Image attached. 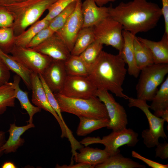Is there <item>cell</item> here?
<instances>
[{
	"label": "cell",
	"instance_id": "1",
	"mask_svg": "<svg viewBox=\"0 0 168 168\" xmlns=\"http://www.w3.org/2000/svg\"><path fill=\"white\" fill-rule=\"evenodd\" d=\"M109 7V16L119 22L123 30L135 35L154 28L162 16L161 8L147 0L121 2L115 7Z\"/></svg>",
	"mask_w": 168,
	"mask_h": 168
},
{
	"label": "cell",
	"instance_id": "2",
	"mask_svg": "<svg viewBox=\"0 0 168 168\" xmlns=\"http://www.w3.org/2000/svg\"><path fill=\"white\" fill-rule=\"evenodd\" d=\"M127 70L119 54L114 55L102 50L87 77L97 90L110 91L117 96L128 100L122 85Z\"/></svg>",
	"mask_w": 168,
	"mask_h": 168
},
{
	"label": "cell",
	"instance_id": "3",
	"mask_svg": "<svg viewBox=\"0 0 168 168\" xmlns=\"http://www.w3.org/2000/svg\"><path fill=\"white\" fill-rule=\"evenodd\" d=\"M62 112L73 114L78 117L97 119H109L104 103L96 96L87 99L70 98L60 93H54Z\"/></svg>",
	"mask_w": 168,
	"mask_h": 168
},
{
	"label": "cell",
	"instance_id": "4",
	"mask_svg": "<svg viewBox=\"0 0 168 168\" xmlns=\"http://www.w3.org/2000/svg\"><path fill=\"white\" fill-rule=\"evenodd\" d=\"M57 0H26L5 7L13 15V25L25 30L35 22L45 11Z\"/></svg>",
	"mask_w": 168,
	"mask_h": 168
},
{
	"label": "cell",
	"instance_id": "5",
	"mask_svg": "<svg viewBox=\"0 0 168 168\" xmlns=\"http://www.w3.org/2000/svg\"><path fill=\"white\" fill-rule=\"evenodd\" d=\"M136 86L137 98L151 101L168 73V63H153L140 71Z\"/></svg>",
	"mask_w": 168,
	"mask_h": 168
},
{
	"label": "cell",
	"instance_id": "6",
	"mask_svg": "<svg viewBox=\"0 0 168 168\" xmlns=\"http://www.w3.org/2000/svg\"><path fill=\"white\" fill-rule=\"evenodd\" d=\"M138 134L131 128H126L117 131H112L109 135L103 137H88L80 142L85 146L94 144H100L105 147L104 149L110 156L120 152L119 148L124 145L134 147L139 141Z\"/></svg>",
	"mask_w": 168,
	"mask_h": 168
},
{
	"label": "cell",
	"instance_id": "7",
	"mask_svg": "<svg viewBox=\"0 0 168 168\" xmlns=\"http://www.w3.org/2000/svg\"><path fill=\"white\" fill-rule=\"evenodd\" d=\"M128 100L129 107H136L139 109L144 113L147 119L149 128L143 130L141 133L143 142L147 147L150 148L156 146L159 142L158 140L160 138H167L164 130L165 121L151 113L149 110L150 105L147 104V101L132 97H129Z\"/></svg>",
	"mask_w": 168,
	"mask_h": 168
},
{
	"label": "cell",
	"instance_id": "8",
	"mask_svg": "<svg viewBox=\"0 0 168 168\" xmlns=\"http://www.w3.org/2000/svg\"><path fill=\"white\" fill-rule=\"evenodd\" d=\"M95 40L110 46L119 52L123 44V28L118 22L108 16L93 27Z\"/></svg>",
	"mask_w": 168,
	"mask_h": 168
},
{
	"label": "cell",
	"instance_id": "9",
	"mask_svg": "<svg viewBox=\"0 0 168 168\" xmlns=\"http://www.w3.org/2000/svg\"><path fill=\"white\" fill-rule=\"evenodd\" d=\"M10 52L12 56L33 72L42 74L52 59L30 48L14 45Z\"/></svg>",
	"mask_w": 168,
	"mask_h": 168
},
{
	"label": "cell",
	"instance_id": "10",
	"mask_svg": "<svg viewBox=\"0 0 168 168\" xmlns=\"http://www.w3.org/2000/svg\"><path fill=\"white\" fill-rule=\"evenodd\" d=\"M96 96L105 106L110 120L108 129L117 131L126 127L128 124L127 115L123 106L117 102L109 91L98 90Z\"/></svg>",
	"mask_w": 168,
	"mask_h": 168
},
{
	"label": "cell",
	"instance_id": "11",
	"mask_svg": "<svg viewBox=\"0 0 168 168\" xmlns=\"http://www.w3.org/2000/svg\"><path fill=\"white\" fill-rule=\"evenodd\" d=\"M97 90L87 77L68 75L59 93L68 97L87 99L96 96Z\"/></svg>",
	"mask_w": 168,
	"mask_h": 168
},
{
	"label": "cell",
	"instance_id": "12",
	"mask_svg": "<svg viewBox=\"0 0 168 168\" xmlns=\"http://www.w3.org/2000/svg\"><path fill=\"white\" fill-rule=\"evenodd\" d=\"M81 0H77L74 10L63 26L55 32L65 43L70 52L83 25Z\"/></svg>",
	"mask_w": 168,
	"mask_h": 168
},
{
	"label": "cell",
	"instance_id": "13",
	"mask_svg": "<svg viewBox=\"0 0 168 168\" xmlns=\"http://www.w3.org/2000/svg\"><path fill=\"white\" fill-rule=\"evenodd\" d=\"M31 100L36 106L50 112L58 121L61 129V138H67L66 131L63 123L55 111L52 107L47 96L39 75L33 72L31 76Z\"/></svg>",
	"mask_w": 168,
	"mask_h": 168
},
{
	"label": "cell",
	"instance_id": "14",
	"mask_svg": "<svg viewBox=\"0 0 168 168\" xmlns=\"http://www.w3.org/2000/svg\"><path fill=\"white\" fill-rule=\"evenodd\" d=\"M32 49L53 59L64 62L71 55L65 43L55 33L43 42Z\"/></svg>",
	"mask_w": 168,
	"mask_h": 168
},
{
	"label": "cell",
	"instance_id": "15",
	"mask_svg": "<svg viewBox=\"0 0 168 168\" xmlns=\"http://www.w3.org/2000/svg\"><path fill=\"white\" fill-rule=\"evenodd\" d=\"M41 75L54 93H60L68 76L64 62L52 59Z\"/></svg>",
	"mask_w": 168,
	"mask_h": 168
},
{
	"label": "cell",
	"instance_id": "16",
	"mask_svg": "<svg viewBox=\"0 0 168 168\" xmlns=\"http://www.w3.org/2000/svg\"><path fill=\"white\" fill-rule=\"evenodd\" d=\"M109 7L99 6L94 0H85L82 3V28L93 27L109 16Z\"/></svg>",
	"mask_w": 168,
	"mask_h": 168
},
{
	"label": "cell",
	"instance_id": "17",
	"mask_svg": "<svg viewBox=\"0 0 168 168\" xmlns=\"http://www.w3.org/2000/svg\"><path fill=\"white\" fill-rule=\"evenodd\" d=\"M122 34L123 44L119 54L125 64L128 65V74L137 78L139 75L140 70L137 67L134 56L133 41L135 35L124 30Z\"/></svg>",
	"mask_w": 168,
	"mask_h": 168
},
{
	"label": "cell",
	"instance_id": "18",
	"mask_svg": "<svg viewBox=\"0 0 168 168\" xmlns=\"http://www.w3.org/2000/svg\"><path fill=\"white\" fill-rule=\"evenodd\" d=\"M137 37L150 50L154 63H168V35L164 33L161 40L158 41Z\"/></svg>",
	"mask_w": 168,
	"mask_h": 168
},
{
	"label": "cell",
	"instance_id": "19",
	"mask_svg": "<svg viewBox=\"0 0 168 168\" xmlns=\"http://www.w3.org/2000/svg\"><path fill=\"white\" fill-rule=\"evenodd\" d=\"M34 127L33 123L28 124L21 126H17L15 123L10 124L8 130V138L2 147V150L4 153L16 152L25 142L24 139L22 138L21 136L26 131Z\"/></svg>",
	"mask_w": 168,
	"mask_h": 168
},
{
	"label": "cell",
	"instance_id": "20",
	"mask_svg": "<svg viewBox=\"0 0 168 168\" xmlns=\"http://www.w3.org/2000/svg\"><path fill=\"white\" fill-rule=\"evenodd\" d=\"M77 152L73 159L77 163H87L95 166L103 162L110 155L104 149L83 147Z\"/></svg>",
	"mask_w": 168,
	"mask_h": 168
},
{
	"label": "cell",
	"instance_id": "21",
	"mask_svg": "<svg viewBox=\"0 0 168 168\" xmlns=\"http://www.w3.org/2000/svg\"><path fill=\"white\" fill-rule=\"evenodd\" d=\"M150 108L154 111L153 114L161 118L168 111V76L165 78L153 96Z\"/></svg>",
	"mask_w": 168,
	"mask_h": 168
},
{
	"label": "cell",
	"instance_id": "22",
	"mask_svg": "<svg viewBox=\"0 0 168 168\" xmlns=\"http://www.w3.org/2000/svg\"><path fill=\"white\" fill-rule=\"evenodd\" d=\"M0 58L10 71L19 76L29 90L31 89V76L33 72L26 68L12 56L7 54L0 48Z\"/></svg>",
	"mask_w": 168,
	"mask_h": 168
},
{
	"label": "cell",
	"instance_id": "23",
	"mask_svg": "<svg viewBox=\"0 0 168 168\" xmlns=\"http://www.w3.org/2000/svg\"><path fill=\"white\" fill-rule=\"evenodd\" d=\"M21 77L17 75L13 77V83L15 88V96L19 101L21 108L25 110L28 113L29 119L28 124H32L35 114L41 111V109L33 105L30 101L28 96V92L23 91L20 87Z\"/></svg>",
	"mask_w": 168,
	"mask_h": 168
},
{
	"label": "cell",
	"instance_id": "24",
	"mask_svg": "<svg viewBox=\"0 0 168 168\" xmlns=\"http://www.w3.org/2000/svg\"><path fill=\"white\" fill-rule=\"evenodd\" d=\"M96 168H145L146 166L124 157L120 153L110 156Z\"/></svg>",
	"mask_w": 168,
	"mask_h": 168
},
{
	"label": "cell",
	"instance_id": "25",
	"mask_svg": "<svg viewBox=\"0 0 168 168\" xmlns=\"http://www.w3.org/2000/svg\"><path fill=\"white\" fill-rule=\"evenodd\" d=\"M80 122L76 131L78 136H85L93 131L104 127H107L110 123L109 119H97L80 117Z\"/></svg>",
	"mask_w": 168,
	"mask_h": 168
},
{
	"label": "cell",
	"instance_id": "26",
	"mask_svg": "<svg viewBox=\"0 0 168 168\" xmlns=\"http://www.w3.org/2000/svg\"><path fill=\"white\" fill-rule=\"evenodd\" d=\"M95 40L93 27L82 28L77 35L71 54L80 55Z\"/></svg>",
	"mask_w": 168,
	"mask_h": 168
},
{
	"label": "cell",
	"instance_id": "27",
	"mask_svg": "<svg viewBox=\"0 0 168 168\" xmlns=\"http://www.w3.org/2000/svg\"><path fill=\"white\" fill-rule=\"evenodd\" d=\"M50 21L43 18L36 21L26 31L16 37L13 41L14 45L26 47L34 37L41 30L48 27Z\"/></svg>",
	"mask_w": 168,
	"mask_h": 168
},
{
	"label": "cell",
	"instance_id": "28",
	"mask_svg": "<svg viewBox=\"0 0 168 168\" xmlns=\"http://www.w3.org/2000/svg\"><path fill=\"white\" fill-rule=\"evenodd\" d=\"M64 65L68 75L87 77L91 71L79 55H71Z\"/></svg>",
	"mask_w": 168,
	"mask_h": 168
},
{
	"label": "cell",
	"instance_id": "29",
	"mask_svg": "<svg viewBox=\"0 0 168 168\" xmlns=\"http://www.w3.org/2000/svg\"><path fill=\"white\" fill-rule=\"evenodd\" d=\"M133 46L136 65L140 71L144 67L154 63L150 50L136 36L134 39Z\"/></svg>",
	"mask_w": 168,
	"mask_h": 168
},
{
	"label": "cell",
	"instance_id": "30",
	"mask_svg": "<svg viewBox=\"0 0 168 168\" xmlns=\"http://www.w3.org/2000/svg\"><path fill=\"white\" fill-rule=\"evenodd\" d=\"M15 99L13 82H8L0 86V115L6 111L8 107L15 106Z\"/></svg>",
	"mask_w": 168,
	"mask_h": 168
},
{
	"label": "cell",
	"instance_id": "31",
	"mask_svg": "<svg viewBox=\"0 0 168 168\" xmlns=\"http://www.w3.org/2000/svg\"><path fill=\"white\" fill-rule=\"evenodd\" d=\"M39 76L42 82L49 102L57 114L65 127L67 135V138L69 140H73L74 139V137L73 135L72 132L68 128L63 118L62 112L54 93L47 86L44 81L42 75L41 74H39Z\"/></svg>",
	"mask_w": 168,
	"mask_h": 168
},
{
	"label": "cell",
	"instance_id": "32",
	"mask_svg": "<svg viewBox=\"0 0 168 168\" xmlns=\"http://www.w3.org/2000/svg\"><path fill=\"white\" fill-rule=\"evenodd\" d=\"M103 45L95 40L79 55L91 69L102 51Z\"/></svg>",
	"mask_w": 168,
	"mask_h": 168
},
{
	"label": "cell",
	"instance_id": "33",
	"mask_svg": "<svg viewBox=\"0 0 168 168\" xmlns=\"http://www.w3.org/2000/svg\"><path fill=\"white\" fill-rule=\"evenodd\" d=\"M76 2L77 0L71 3L50 21L49 27L55 33L63 26L72 13L75 9Z\"/></svg>",
	"mask_w": 168,
	"mask_h": 168
},
{
	"label": "cell",
	"instance_id": "34",
	"mask_svg": "<svg viewBox=\"0 0 168 168\" xmlns=\"http://www.w3.org/2000/svg\"><path fill=\"white\" fill-rule=\"evenodd\" d=\"M13 31L12 28H0V48L6 53L10 52L14 45L13 43Z\"/></svg>",
	"mask_w": 168,
	"mask_h": 168
},
{
	"label": "cell",
	"instance_id": "35",
	"mask_svg": "<svg viewBox=\"0 0 168 168\" xmlns=\"http://www.w3.org/2000/svg\"><path fill=\"white\" fill-rule=\"evenodd\" d=\"M77 0H57L48 9V12L43 18L50 21L72 2Z\"/></svg>",
	"mask_w": 168,
	"mask_h": 168
},
{
	"label": "cell",
	"instance_id": "36",
	"mask_svg": "<svg viewBox=\"0 0 168 168\" xmlns=\"http://www.w3.org/2000/svg\"><path fill=\"white\" fill-rule=\"evenodd\" d=\"M55 32L49 26L42 29L34 37L26 48H32L37 46L52 35Z\"/></svg>",
	"mask_w": 168,
	"mask_h": 168
},
{
	"label": "cell",
	"instance_id": "37",
	"mask_svg": "<svg viewBox=\"0 0 168 168\" xmlns=\"http://www.w3.org/2000/svg\"><path fill=\"white\" fill-rule=\"evenodd\" d=\"M14 18L5 7L0 6V28L10 27L13 24Z\"/></svg>",
	"mask_w": 168,
	"mask_h": 168
},
{
	"label": "cell",
	"instance_id": "38",
	"mask_svg": "<svg viewBox=\"0 0 168 168\" xmlns=\"http://www.w3.org/2000/svg\"><path fill=\"white\" fill-rule=\"evenodd\" d=\"M132 156L139 159L152 168H168V164H163L147 158L135 151L132 152Z\"/></svg>",
	"mask_w": 168,
	"mask_h": 168
},
{
	"label": "cell",
	"instance_id": "39",
	"mask_svg": "<svg viewBox=\"0 0 168 168\" xmlns=\"http://www.w3.org/2000/svg\"><path fill=\"white\" fill-rule=\"evenodd\" d=\"M10 70L0 58V86L9 82Z\"/></svg>",
	"mask_w": 168,
	"mask_h": 168
},
{
	"label": "cell",
	"instance_id": "40",
	"mask_svg": "<svg viewBox=\"0 0 168 168\" xmlns=\"http://www.w3.org/2000/svg\"><path fill=\"white\" fill-rule=\"evenodd\" d=\"M155 157H158L162 159H166L168 158V143L159 142L156 146Z\"/></svg>",
	"mask_w": 168,
	"mask_h": 168
},
{
	"label": "cell",
	"instance_id": "41",
	"mask_svg": "<svg viewBox=\"0 0 168 168\" xmlns=\"http://www.w3.org/2000/svg\"><path fill=\"white\" fill-rule=\"evenodd\" d=\"M162 7L161 8L165 24L164 33L168 35V0H161Z\"/></svg>",
	"mask_w": 168,
	"mask_h": 168
},
{
	"label": "cell",
	"instance_id": "42",
	"mask_svg": "<svg viewBox=\"0 0 168 168\" xmlns=\"http://www.w3.org/2000/svg\"><path fill=\"white\" fill-rule=\"evenodd\" d=\"M95 167V166L87 163H77L75 164H72L68 165H63L60 166L57 164L55 167L59 168H94Z\"/></svg>",
	"mask_w": 168,
	"mask_h": 168
},
{
	"label": "cell",
	"instance_id": "43",
	"mask_svg": "<svg viewBox=\"0 0 168 168\" xmlns=\"http://www.w3.org/2000/svg\"><path fill=\"white\" fill-rule=\"evenodd\" d=\"M26 0H0V6L5 7L13 4L21 2Z\"/></svg>",
	"mask_w": 168,
	"mask_h": 168
},
{
	"label": "cell",
	"instance_id": "44",
	"mask_svg": "<svg viewBox=\"0 0 168 168\" xmlns=\"http://www.w3.org/2000/svg\"><path fill=\"white\" fill-rule=\"evenodd\" d=\"M6 141L5 132L2 131L0 130V157L4 153L2 150V147Z\"/></svg>",
	"mask_w": 168,
	"mask_h": 168
},
{
	"label": "cell",
	"instance_id": "45",
	"mask_svg": "<svg viewBox=\"0 0 168 168\" xmlns=\"http://www.w3.org/2000/svg\"><path fill=\"white\" fill-rule=\"evenodd\" d=\"M96 4L99 6H103L108 3L114 2L116 0H94Z\"/></svg>",
	"mask_w": 168,
	"mask_h": 168
},
{
	"label": "cell",
	"instance_id": "46",
	"mask_svg": "<svg viewBox=\"0 0 168 168\" xmlns=\"http://www.w3.org/2000/svg\"><path fill=\"white\" fill-rule=\"evenodd\" d=\"M2 168H16V166L11 161H6L1 166Z\"/></svg>",
	"mask_w": 168,
	"mask_h": 168
},
{
	"label": "cell",
	"instance_id": "47",
	"mask_svg": "<svg viewBox=\"0 0 168 168\" xmlns=\"http://www.w3.org/2000/svg\"><path fill=\"white\" fill-rule=\"evenodd\" d=\"M161 118L163 119L165 121L168 122V111H166L162 116Z\"/></svg>",
	"mask_w": 168,
	"mask_h": 168
}]
</instances>
